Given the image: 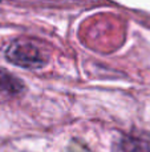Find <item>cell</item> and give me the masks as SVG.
<instances>
[{
  "label": "cell",
  "instance_id": "obj_1",
  "mask_svg": "<svg viewBox=\"0 0 150 152\" xmlns=\"http://www.w3.org/2000/svg\"><path fill=\"white\" fill-rule=\"evenodd\" d=\"M4 56L9 63L27 69L43 68L48 63V55L36 43L31 40L17 39L8 44Z\"/></svg>",
  "mask_w": 150,
  "mask_h": 152
},
{
  "label": "cell",
  "instance_id": "obj_3",
  "mask_svg": "<svg viewBox=\"0 0 150 152\" xmlns=\"http://www.w3.org/2000/svg\"><path fill=\"white\" fill-rule=\"evenodd\" d=\"M0 91L7 95L16 96L25 91V86H24V81L20 80L17 76L0 67Z\"/></svg>",
  "mask_w": 150,
  "mask_h": 152
},
{
  "label": "cell",
  "instance_id": "obj_2",
  "mask_svg": "<svg viewBox=\"0 0 150 152\" xmlns=\"http://www.w3.org/2000/svg\"><path fill=\"white\" fill-rule=\"evenodd\" d=\"M112 152H150V142L138 134H125L112 144Z\"/></svg>",
  "mask_w": 150,
  "mask_h": 152
}]
</instances>
